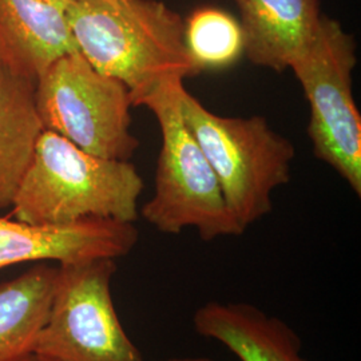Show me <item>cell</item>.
I'll list each match as a JSON object with an SVG mask.
<instances>
[{"label":"cell","mask_w":361,"mask_h":361,"mask_svg":"<svg viewBox=\"0 0 361 361\" xmlns=\"http://www.w3.org/2000/svg\"><path fill=\"white\" fill-rule=\"evenodd\" d=\"M78 51L97 71L121 80L133 106L170 79L202 70L186 46L185 20L159 0H71Z\"/></svg>","instance_id":"1"},{"label":"cell","mask_w":361,"mask_h":361,"mask_svg":"<svg viewBox=\"0 0 361 361\" xmlns=\"http://www.w3.org/2000/svg\"><path fill=\"white\" fill-rule=\"evenodd\" d=\"M143 180L129 161L109 159L43 130L10 217L30 225L87 219L134 224Z\"/></svg>","instance_id":"2"},{"label":"cell","mask_w":361,"mask_h":361,"mask_svg":"<svg viewBox=\"0 0 361 361\" xmlns=\"http://www.w3.org/2000/svg\"><path fill=\"white\" fill-rule=\"evenodd\" d=\"M183 79H170L145 95L137 106L154 114L162 135L153 197L141 210L158 232L195 229L204 241L245 232L228 207L219 180L180 110Z\"/></svg>","instance_id":"3"},{"label":"cell","mask_w":361,"mask_h":361,"mask_svg":"<svg viewBox=\"0 0 361 361\" xmlns=\"http://www.w3.org/2000/svg\"><path fill=\"white\" fill-rule=\"evenodd\" d=\"M182 116L219 182L234 219L246 231L273 209V192L290 180L295 145L262 116L233 118L212 113L180 89Z\"/></svg>","instance_id":"4"},{"label":"cell","mask_w":361,"mask_h":361,"mask_svg":"<svg viewBox=\"0 0 361 361\" xmlns=\"http://www.w3.org/2000/svg\"><path fill=\"white\" fill-rule=\"evenodd\" d=\"M35 101L43 129L90 154L129 161L140 147L130 130L129 89L97 71L79 51L46 68L37 79Z\"/></svg>","instance_id":"5"},{"label":"cell","mask_w":361,"mask_h":361,"mask_svg":"<svg viewBox=\"0 0 361 361\" xmlns=\"http://www.w3.org/2000/svg\"><path fill=\"white\" fill-rule=\"evenodd\" d=\"M356 42L336 19L324 15L307 50L289 68L310 104L313 153L361 195V118L352 92Z\"/></svg>","instance_id":"6"},{"label":"cell","mask_w":361,"mask_h":361,"mask_svg":"<svg viewBox=\"0 0 361 361\" xmlns=\"http://www.w3.org/2000/svg\"><path fill=\"white\" fill-rule=\"evenodd\" d=\"M114 258L58 264L50 313L34 355L44 361H145L111 295Z\"/></svg>","instance_id":"7"},{"label":"cell","mask_w":361,"mask_h":361,"mask_svg":"<svg viewBox=\"0 0 361 361\" xmlns=\"http://www.w3.org/2000/svg\"><path fill=\"white\" fill-rule=\"evenodd\" d=\"M140 238L134 224L87 219L68 225H30L0 219V269L23 262L71 264L128 256Z\"/></svg>","instance_id":"8"},{"label":"cell","mask_w":361,"mask_h":361,"mask_svg":"<svg viewBox=\"0 0 361 361\" xmlns=\"http://www.w3.org/2000/svg\"><path fill=\"white\" fill-rule=\"evenodd\" d=\"M71 0H0L1 62L37 82L59 58L78 51L68 23Z\"/></svg>","instance_id":"9"},{"label":"cell","mask_w":361,"mask_h":361,"mask_svg":"<svg viewBox=\"0 0 361 361\" xmlns=\"http://www.w3.org/2000/svg\"><path fill=\"white\" fill-rule=\"evenodd\" d=\"M193 326L240 361H308L296 331L250 302L209 301L194 312Z\"/></svg>","instance_id":"10"},{"label":"cell","mask_w":361,"mask_h":361,"mask_svg":"<svg viewBox=\"0 0 361 361\" xmlns=\"http://www.w3.org/2000/svg\"><path fill=\"white\" fill-rule=\"evenodd\" d=\"M244 52L253 65L283 73L314 38L324 13L319 0H233Z\"/></svg>","instance_id":"11"},{"label":"cell","mask_w":361,"mask_h":361,"mask_svg":"<svg viewBox=\"0 0 361 361\" xmlns=\"http://www.w3.org/2000/svg\"><path fill=\"white\" fill-rule=\"evenodd\" d=\"M37 82L0 65V210L13 207L43 131Z\"/></svg>","instance_id":"12"},{"label":"cell","mask_w":361,"mask_h":361,"mask_svg":"<svg viewBox=\"0 0 361 361\" xmlns=\"http://www.w3.org/2000/svg\"><path fill=\"white\" fill-rule=\"evenodd\" d=\"M58 265H34L0 284V361H22L34 353L47 322L56 284Z\"/></svg>","instance_id":"13"},{"label":"cell","mask_w":361,"mask_h":361,"mask_svg":"<svg viewBox=\"0 0 361 361\" xmlns=\"http://www.w3.org/2000/svg\"><path fill=\"white\" fill-rule=\"evenodd\" d=\"M185 39L202 71L229 67L244 52L240 23L232 15L213 7L198 8L185 20Z\"/></svg>","instance_id":"14"},{"label":"cell","mask_w":361,"mask_h":361,"mask_svg":"<svg viewBox=\"0 0 361 361\" xmlns=\"http://www.w3.org/2000/svg\"><path fill=\"white\" fill-rule=\"evenodd\" d=\"M166 361H216L209 357H176V359H170Z\"/></svg>","instance_id":"15"},{"label":"cell","mask_w":361,"mask_h":361,"mask_svg":"<svg viewBox=\"0 0 361 361\" xmlns=\"http://www.w3.org/2000/svg\"><path fill=\"white\" fill-rule=\"evenodd\" d=\"M22 361H44V360H42V359H40V357H38V356H37V355H34V353H32V355H30V356H28V357H26V359H23V360Z\"/></svg>","instance_id":"16"},{"label":"cell","mask_w":361,"mask_h":361,"mask_svg":"<svg viewBox=\"0 0 361 361\" xmlns=\"http://www.w3.org/2000/svg\"><path fill=\"white\" fill-rule=\"evenodd\" d=\"M0 65H3V62H1V52H0Z\"/></svg>","instance_id":"17"},{"label":"cell","mask_w":361,"mask_h":361,"mask_svg":"<svg viewBox=\"0 0 361 361\" xmlns=\"http://www.w3.org/2000/svg\"><path fill=\"white\" fill-rule=\"evenodd\" d=\"M114 1H125V0H114Z\"/></svg>","instance_id":"18"}]
</instances>
